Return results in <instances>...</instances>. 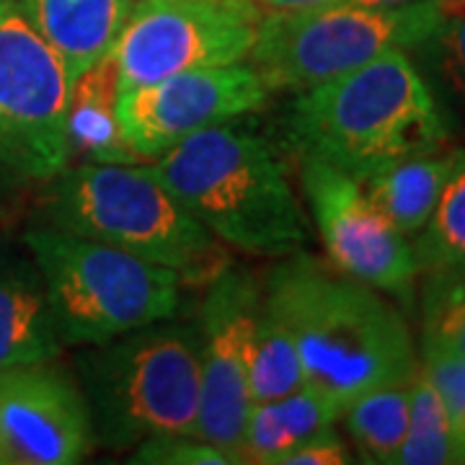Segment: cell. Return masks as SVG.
Returning a JSON list of instances; mask_svg holds the SVG:
<instances>
[{"instance_id": "obj_18", "label": "cell", "mask_w": 465, "mask_h": 465, "mask_svg": "<svg viewBox=\"0 0 465 465\" xmlns=\"http://www.w3.org/2000/svg\"><path fill=\"white\" fill-rule=\"evenodd\" d=\"M452 163L455 150H440L375 168L357 182L401 235L414 238L432 217Z\"/></svg>"}, {"instance_id": "obj_3", "label": "cell", "mask_w": 465, "mask_h": 465, "mask_svg": "<svg viewBox=\"0 0 465 465\" xmlns=\"http://www.w3.org/2000/svg\"><path fill=\"white\" fill-rule=\"evenodd\" d=\"M153 171L183 210L231 249L282 259L302 251L311 225L272 145L235 119L183 137Z\"/></svg>"}, {"instance_id": "obj_28", "label": "cell", "mask_w": 465, "mask_h": 465, "mask_svg": "<svg viewBox=\"0 0 465 465\" xmlns=\"http://www.w3.org/2000/svg\"><path fill=\"white\" fill-rule=\"evenodd\" d=\"M262 14H284V11H311V8H323L341 0H253Z\"/></svg>"}, {"instance_id": "obj_13", "label": "cell", "mask_w": 465, "mask_h": 465, "mask_svg": "<svg viewBox=\"0 0 465 465\" xmlns=\"http://www.w3.org/2000/svg\"><path fill=\"white\" fill-rule=\"evenodd\" d=\"M88 450L78 381L52 362L0 367V465H73Z\"/></svg>"}, {"instance_id": "obj_7", "label": "cell", "mask_w": 465, "mask_h": 465, "mask_svg": "<svg viewBox=\"0 0 465 465\" xmlns=\"http://www.w3.org/2000/svg\"><path fill=\"white\" fill-rule=\"evenodd\" d=\"M445 18L442 0L372 8L351 0L262 14L249 60L269 91L302 94L391 50H419Z\"/></svg>"}, {"instance_id": "obj_2", "label": "cell", "mask_w": 465, "mask_h": 465, "mask_svg": "<svg viewBox=\"0 0 465 465\" xmlns=\"http://www.w3.org/2000/svg\"><path fill=\"white\" fill-rule=\"evenodd\" d=\"M287 145L362 179L375 168L448 148L450 122L409 52L391 50L298 94Z\"/></svg>"}, {"instance_id": "obj_17", "label": "cell", "mask_w": 465, "mask_h": 465, "mask_svg": "<svg viewBox=\"0 0 465 465\" xmlns=\"http://www.w3.org/2000/svg\"><path fill=\"white\" fill-rule=\"evenodd\" d=\"M50 298L36 272L0 274V367L52 362L63 351Z\"/></svg>"}, {"instance_id": "obj_22", "label": "cell", "mask_w": 465, "mask_h": 465, "mask_svg": "<svg viewBox=\"0 0 465 465\" xmlns=\"http://www.w3.org/2000/svg\"><path fill=\"white\" fill-rule=\"evenodd\" d=\"M305 382V372L300 365V354L292 336L269 313L262 298L256 331H253V354H251L249 391L251 403L282 399L298 391Z\"/></svg>"}, {"instance_id": "obj_1", "label": "cell", "mask_w": 465, "mask_h": 465, "mask_svg": "<svg viewBox=\"0 0 465 465\" xmlns=\"http://www.w3.org/2000/svg\"><path fill=\"white\" fill-rule=\"evenodd\" d=\"M262 298L292 336L305 382L331 396L341 411L362 393L411 382L419 372L399 308L305 249L272 266Z\"/></svg>"}, {"instance_id": "obj_16", "label": "cell", "mask_w": 465, "mask_h": 465, "mask_svg": "<svg viewBox=\"0 0 465 465\" xmlns=\"http://www.w3.org/2000/svg\"><path fill=\"white\" fill-rule=\"evenodd\" d=\"M336 419H341V406L311 382L282 399L253 403L241 442V463L280 465L290 450L333 430Z\"/></svg>"}, {"instance_id": "obj_10", "label": "cell", "mask_w": 465, "mask_h": 465, "mask_svg": "<svg viewBox=\"0 0 465 465\" xmlns=\"http://www.w3.org/2000/svg\"><path fill=\"white\" fill-rule=\"evenodd\" d=\"M262 308V282L225 264L207 282L200 305V416L194 437L241 465V442L251 411L249 370Z\"/></svg>"}, {"instance_id": "obj_29", "label": "cell", "mask_w": 465, "mask_h": 465, "mask_svg": "<svg viewBox=\"0 0 465 465\" xmlns=\"http://www.w3.org/2000/svg\"><path fill=\"white\" fill-rule=\"evenodd\" d=\"M351 3L372 5V8H393V5H406V3H414V0H351Z\"/></svg>"}, {"instance_id": "obj_26", "label": "cell", "mask_w": 465, "mask_h": 465, "mask_svg": "<svg viewBox=\"0 0 465 465\" xmlns=\"http://www.w3.org/2000/svg\"><path fill=\"white\" fill-rule=\"evenodd\" d=\"M419 370L437 388L440 399L445 401L452 432L465 460V357H452L442 351H421Z\"/></svg>"}, {"instance_id": "obj_5", "label": "cell", "mask_w": 465, "mask_h": 465, "mask_svg": "<svg viewBox=\"0 0 465 465\" xmlns=\"http://www.w3.org/2000/svg\"><path fill=\"white\" fill-rule=\"evenodd\" d=\"M50 213L54 228L101 241L182 274L210 282L225 253L183 204L140 163H75L54 176Z\"/></svg>"}, {"instance_id": "obj_19", "label": "cell", "mask_w": 465, "mask_h": 465, "mask_svg": "<svg viewBox=\"0 0 465 465\" xmlns=\"http://www.w3.org/2000/svg\"><path fill=\"white\" fill-rule=\"evenodd\" d=\"M409 385L375 388L344 406L347 432L367 463H396L409 430Z\"/></svg>"}, {"instance_id": "obj_11", "label": "cell", "mask_w": 465, "mask_h": 465, "mask_svg": "<svg viewBox=\"0 0 465 465\" xmlns=\"http://www.w3.org/2000/svg\"><path fill=\"white\" fill-rule=\"evenodd\" d=\"M300 182L329 262L409 308L419 274L414 249L370 202L362 183L313 155H302Z\"/></svg>"}, {"instance_id": "obj_27", "label": "cell", "mask_w": 465, "mask_h": 465, "mask_svg": "<svg viewBox=\"0 0 465 465\" xmlns=\"http://www.w3.org/2000/svg\"><path fill=\"white\" fill-rule=\"evenodd\" d=\"M351 460L354 458L349 452L347 442L333 430H326L295 450H290L280 465H347Z\"/></svg>"}, {"instance_id": "obj_14", "label": "cell", "mask_w": 465, "mask_h": 465, "mask_svg": "<svg viewBox=\"0 0 465 465\" xmlns=\"http://www.w3.org/2000/svg\"><path fill=\"white\" fill-rule=\"evenodd\" d=\"M39 36L60 54L70 78L114 50L133 0H16Z\"/></svg>"}, {"instance_id": "obj_4", "label": "cell", "mask_w": 465, "mask_h": 465, "mask_svg": "<svg viewBox=\"0 0 465 465\" xmlns=\"http://www.w3.org/2000/svg\"><path fill=\"white\" fill-rule=\"evenodd\" d=\"M75 357L91 442L130 450L158 434H194L200 416V329L155 321Z\"/></svg>"}, {"instance_id": "obj_9", "label": "cell", "mask_w": 465, "mask_h": 465, "mask_svg": "<svg viewBox=\"0 0 465 465\" xmlns=\"http://www.w3.org/2000/svg\"><path fill=\"white\" fill-rule=\"evenodd\" d=\"M259 21L253 0H140L112 50L116 88L246 63Z\"/></svg>"}, {"instance_id": "obj_6", "label": "cell", "mask_w": 465, "mask_h": 465, "mask_svg": "<svg viewBox=\"0 0 465 465\" xmlns=\"http://www.w3.org/2000/svg\"><path fill=\"white\" fill-rule=\"evenodd\" d=\"M26 246L65 347L109 341L182 308V274L130 251L60 228L26 232Z\"/></svg>"}, {"instance_id": "obj_25", "label": "cell", "mask_w": 465, "mask_h": 465, "mask_svg": "<svg viewBox=\"0 0 465 465\" xmlns=\"http://www.w3.org/2000/svg\"><path fill=\"white\" fill-rule=\"evenodd\" d=\"M130 463L137 465H232V460L194 434H158L134 445Z\"/></svg>"}, {"instance_id": "obj_15", "label": "cell", "mask_w": 465, "mask_h": 465, "mask_svg": "<svg viewBox=\"0 0 465 465\" xmlns=\"http://www.w3.org/2000/svg\"><path fill=\"white\" fill-rule=\"evenodd\" d=\"M70 163H140L116 116V63L106 54L70 84L67 99Z\"/></svg>"}, {"instance_id": "obj_8", "label": "cell", "mask_w": 465, "mask_h": 465, "mask_svg": "<svg viewBox=\"0 0 465 465\" xmlns=\"http://www.w3.org/2000/svg\"><path fill=\"white\" fill-rule=\"evenodd\" d=\"M70 84L16 0H0V182H52L70 166Z\"/></svg>"}, {"instance_id": "obj_21", "label": "cell", "mask_w": 465, "mask_h": 465, "mask_svg": "<svg viewBox=\"0 0 465 465\" xmlns=\"http://www.w3.org/2000/svg\"><path fill=\"white\" fill-rule=\"evenodd\" d=\"M396 463L401 465H448L465 463L452 432L445 401L419 370L409 385V430L403 437Z\"/></svg>"}, {"instance_id": "obj_23", "label": "cell", "mask_w": 465, "mask_h": 465, "mask_svg": "<svg viewBox=\"0 0 465 465\" xmlns=\"http://www.w3.org/2000/svg\"><path fill=\"white\" fill-rule=\"evenodd\" d=\"M419 308L421 351L465 357V269L427 272Z\"/></svg>"}, {"instance_id": "obj_12", "label": "cell", "mask_w": 465, "mask_h": 465, "mask_svg": "<svg viewBox=\"0 0 465 465\" xmlns=\"http://www.w3.org/2000/svg\"><path fill=\"white\" fill-rule=\"evenodd\" d=\"M266 99L269 88L256 67L235 63L116 88V116L134 158L150 163L189 134L253 114Z\"/></svg>"}, {"instance_id": "obj_20", "label": "cell", "mask_w": 465, "mask_h": 465, "mask_svg": "<svg viewBox=\"0 0 465 465\" xmlns=\"http://www.w3.org/2000/svg\"><path fill=\"white\" fill-rule=\"evenodd\" d=\"M414 259L419 272L465 269V150H455V163L432 217L414 235Z\"/></svg>"}, {"instance_id": "obj_24", "label": "cell", "mask_w": 465, "mask_h": 465, "mask_svg": "<svg viewBox=\"0 0 465 465\" xmlns=\"http://www.w3.org/2000/svg\"><path fill=\"white\" fill-rule=\"evenodd\" d=\"M442 3V24L419 50L411 52V57L421 60V75L432 85L434 96L442 94V99L465 116V0Z\"/></svg>"}]
</instances>
